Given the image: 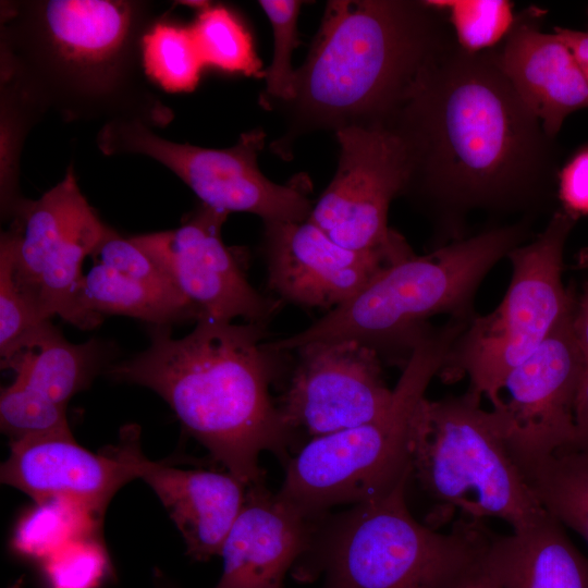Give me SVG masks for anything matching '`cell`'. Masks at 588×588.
Returning a JSON list of instances; mask_svg holds the SVG:
<instances>
[{
  "label": "cell",
  "instance_id": "cell-1",
  "mask_svg": "<svg viewBox=\"0 0 588 588\" xmlns=\"http://www.w3.org/2000/svg\"><path fill=\"white\" fill-rule=\"evenodd\" d=\"M379 125L405 150L402 195L445 237L464 238V218L475 210L531 212L549 197L554 138L514 89L498 50L467 52L451 38Z\"/></svg>",
  "mask_w": 588,
  "mask_h": 588
},
{
  "label": "cell",
  "instance_id": "cell-2",
  "mask_svg": "<svg viewBox=\"0 0 588 588\" xmlns=\"http://www.w3.org/2000/svg\"><path fill=\"white\" fill-rule=\"evenodd\" d=\"M265 327L200 318L174 339L170 326H154L150 345L109 373L155 391L226 471L258 483L260 454L286 463L296 439L270 393L284 353L264 342Z\"/></svg>",
  "mask_w": 588,
  "mask_h": 588
},
{
  "label": "cell",
  "instance_id": "cell-3",
  "mask_svg": "<svg viewBox=\"0 0 588 588\" xmlns=\"http://www.w3.org/2000/svg\"><path fill=\"white\" fill-rule=\"evenodd\" d=\"M427 1H329L291 101L302 126L381 124L454 37Z\"/></svg>",
  "mask_w": 588,
  "mask_h": 588
},
{
  "label": "cell",
  "instance_id": "cell-4",
  "mask_svg": "<svg viewBox=\"0 0 588 588\" xmlns=\"http://www.w3.org/2000/svg\"><path fill=\"white\" fill-rule=\"evenodd\" d=\"M530 220L493 226L446 243L431 253L413 252L384 267L359 293L327 311L305 330L269 342L289 353L313 342L356 341L380 359L407 363L433 316L470 321L476 292L489 271L525 243Z\"/></svg>",
  "mask_w": 588,
  "mask_h": 588
},
{
  "label": "cell",
  "instance_id": "cell-5",
  "mask_svg": "<svg viewBox=\"0 0 588 588\" xmlns=\"http://www.w3.org/2000/svg\"><path fill=\"white\" fill-rule=\"evenodd\" d=\"M408 481L320 519L299 577L320 576L321 588H451L482 560L491 531L464 516L449 532L419 523L406 504Z\"/></svg>",
  "mask_w": 588,
  "mask_h": 588
},
{
  "label": "cell",
  "instance_id": "cell-6",
  "mask_svg": "<svg viewBox=\"0 0 588 588\" xmlns=\"http://www.w3.org/2000/svg\"><path fill=\"white\" fill-rule=\"evenodd\" d=\"M467 321L449 318L416 342L387 411L366 424L310 439L285 463L277 495L311 520L341 504L383 497L411 479L416 419L432 378Z\"/></svg>",
  "mask_w": 588,
  "mask_h": 588
},
{
  "label": "cell",
  "instance_id": "cell-7",
  "mask_svg": "<svg viewBox=\"0 0 588 588\" xmlns=\"http://www.w3.org/2000/svg\"><path fill=\"white\" fill-rule=\"evenodd\" d=\"M468 389L457 396L425 399L413 441L412 475L441 506L464 517L499 518L513 530L542 519V509L514 461L500 425Z\"/></svg>",
  "mask_w": 588,
  "mask_h": 588
},
{
  "label": "cell",
  "instance_id": "cell-8",
  "mask_svg": "<svg viewBox=\"0 0 588 588\" xmlns=\"http://www.w3.org/2000/svg\"><path fill=\"white\" fill-rule=\"evenodd\" d=\"M576 216L556 211L529 243L507 256L512 277L499 306L476 315L454 341L440 376L469 378L490 400L504 377L527 359L576 306L562 281L563 253Z\"/></svg>",
  "mask_w": 588,
  "mask_h": 588
},
{
  "label": "cell",
  "instance_id": "cell-9",
  "mask_svg": "<svg viewBox=\"0 0 588 588\" xmlns=\"http://www.w3.org/2000/svg\"><path fill=\"white\" fill-rule=\"evenodd\" d=\"M109 231L72 171L39 199L19 206L13 229L1 238L12 253L15 283L39 321L58 315L89 329L76 305L81 270Z\"/></svg>",
  "mask_w": 588,
  "mask_h": 588
},
{
  "label": "cell",
  "instance_id": "cell-10",
  "mask_svg": "<svg viewBox=\"0 0 588 588\" xmlns=\"http://www.w3.org/2000/svg\"><path fill=\"white\" fill-rule=\"evenodd\" d=\"M264 143V132L254 130L231 148L208 149L167 140L137 122L110 125L102 135L110 151L143 154L164 164L205 206L254 213L265 223L307 220L314 207L308 180L301 175L281 185L267 179L257 163Z\"/></svg>",
  "mask_w": 588,
  "mask_h": 588
},
{
  "label": "cell",
  "instance_id": "cell-11",
  "mask_svg": "<svg viewBox=\"0 0 588 588\" xmlns=\"http://www.w3.org/2000/svg\"><path fill=\"white\" fill-rule=\"evenodd\" d=\"M336 138L338 171L308 219L343 247L406 253L411 247L388 225L390 205L403 194L408 175L401 140L382 125L345 126Z\"/></svg>",
  "mask_w": 588,
  "mask_h": 588
},
{
  "label": "cell",
  "instance_id": "cell-12",
  "mask_svg": "<svg viewBox=\"0 0 588 588\" xmlns=\"http://www.w3.org/2000/svg\"><path fill=\"white\" fill-rule=\"evenodd\" d=\"M574 311L504 377L489 400L519 469L573 446L575 402L585 370Z\"/></svg>",
  "mask_w": 588,
  "mask_h": 588
},
{
  "label": "cell",
  "instance_id": "cell-13",
  "mask_svg": "<svg viewBox=\"0 0 588 588\" xmlns=\"http://www.w3.org/2000/svg\"><path fill=\"white\" fill-rule=\"evenodd\" d=\"M294 352L297 360L278 405L296 437L314 439L356 427L389 407L393 389L371 348L340 340L308 343Z\"/></svg>",
  "mask_w": 588,
  "mask_h": 588
},
{
  "label": "cell",
  "instance_id": "cell-14",
  "mask_svg": "<svg viewBox=\"0 0 588 588\" xmlns=\"http://www.w3.org/2000/svg\"><path fill=\"white\" fill-rule=\"evenodd\" d=\"M226 217V212L203 205L180 228L131 241L170 277L198 319L232 321L240 317L266 326L278 303L252 286L223 243L221 229Z\"/></svg>",
  "mask_w": 588,
  "mask_h": 588
},
{
  "label": "cell",
  "instance_id": "cell-15",
  "mask_svg": "<svg viewBox=\"0 0 588 588\" xmlns=\"http://www.w3.org/2000/svg\"><path fill=\"white\" fill-rule=\"evenodd\" d=\"M401 255L341 246L309 219L265 223L268 285L283 302L332 310L359 293Z\"/></svg>",
  "mask_w": 588,
  "mask_h": 588
},
{
  "label": "cell",
  "instance_id": "cell-16",
  "mask_svg": "<svg viewBox=\"0 0 588 588\" xmlns=\"http://www.w3.org/2000/svg\"><path fill=\"white\" fill-rule=\"evenodd\" d=\"M113 449L158 495L180 530L187 554L203 562L220 556L248 486L229 471L181 469L148 460L136 425L122 428Z\"/></svg>",
  "mask_w": 588,
  "mask_h": 588
},
{
  "label": "cell",
  "instance_id": "cell-17",
  "mask_svg": "<svg viewBox=\"0 0 588 588\" xmlns=\"http://www.w3.org/2000/svg\"><path fill=\"white\" fill-rule=\"evenodd\" d=\"M319 520L286 504L265 481L248 486L222 546V573L213 588H283L287 572L308 550Z\"/></svg>",
  "mask_w": 588,
  "mask_h": 588
},
{
  "label": "cell",
  "instance_id": "cell-18",
  "mask_svg": "<svg viewBox=\"0 0 588 588\" xmlns=\"http://www.w3.org/2000/svg\"><path fill=\"white\" fill-rule=\"evenodd\" d=\"M95 454L70 437L10 443L1 465V482L41 502L51 498L78 501L102 517L115 492L136 479L130 463L112 446Z\"/></svg>",
  "mask_w": 588,
  "mask_h": 588
},
{
  "label": "cell",
  "instance_id": "cell-19",
  "mask_svg": "<svg viewBox=\"0 0 588 588\" xmlns=\"http://www.w3.org/2000/svg\"><path fill=\"white\" fill-rule=\"evenodd\" d=\"M538 15L516 17L498 58L520 99L555 138L571 113L588 108V76L555 33L538 28Z\"/></svg>",
  "mask_w": 588,
  "mask_h": 588
},
{
  "label": "cell",
  "instance_id": "cell-20",
  "mask_svg": "<svg viewBox=\"0 0 588 588\" xmlns=\"http://www.w3.org/2000/svg\"><path fill=\"white\" fill-rule=\"evenodd\" d=\"M482 563L501 588H588V558L550 514L510 535L491 531Z\"/></svg>",
  "mask_w": 588,
  "mask_h": 588
},
{
  "label": "cell",
  "instance_id": "cell-21",
  "mask_svg": "<svg viewBox=\"0 0 588 588\" xmlns=\"http://www.w3.org/2000/svg\"><path fill=\"white\" fill-rule=\"evenodd\" d=\"M103 356L96 340L70 343L46 320L1 358V367L15 372L14 382L66 408L70 399L90 384Z\"/></svg>",
  "mask_w": 588,
  "mask_h": 588
},
{
  "label": "cell",
  "instance_id": "cell-22",
  "mask_svg": "<svg viewBox=\"0 0 588 588\" xmlns=\"http://www.w3.org/2000/svg\"><path fill=\"white\" fill-rule=\"evenodd\" d=\"M76 305L89 329L103 314L124 315L154 326L198 319L197 311L176 290L160 287L96 264L83 275Z\"/></svg>",
  "mask_w": 588,
  "mask_h": 588
},
{
  "label": "cell",
  "instance_id": "cell-23",
  "mask_svg": "<svg viewBox=\"0 0 588 588\" xmlns=\"http://www.w3.org/2000/svg\"><path fill=\"white\" fill-rule=\"evenodd\" d=\"M124 4L103 0H53L46 21L54 40L69 54L101 60L118 49L128 26Z\"/></svg>",
  "mask_w": 588,
  "mask_h": 588
},
{
  "label": "cell",
  "instance_id": "cell-24",
  "mask_svg": "<svg viewBox=\"0 0 588 588\" xmlns=\"http://www.w3.org/2000/svg\"><path fill=\"white\" fill-rule=\"evenodd\" d=\"M520 470L542 509L588 543V454L563 450Z\"/></svg>",
  "mask_w": 588,
  "mask_h": 588
},
{
  "label": "cell",
  "instance_id": "cell-25",
  "mask_svg": "<svg viewBox=\"0 0 588 588\" xmlns=\"http://www.w3.org/2000/svg\"><path fill=\"white\" fill-rule=\"evenodd\" d=\"M101 516L69 498L35 502L19 519L12 548L20 555L44 561L64 546L95 537Z\"/></svg>",
  "mask_w": 588,
  "mask_h": 588
},
{
  "label": "cell",
  "instance_id": "cell-26",
  "mask_svg": "<svg viewBox=\"0 0 588 588\" xmlns=\"http://www.w3.org/2000/svg\"><path fill=\"white\" fill-rule=\"evenodd\" d=\"M205 66L248 76L261 75V62L244 24L224 7H207L191 27Z\"/></svg>",
  "mask_w": 588,
  "mask_h": 588
},
{
  "label": "cell",
  "instance_id": "cell-27",
  "mask_svg": "<svg viewBox=\"0 0 588 588\" xmlns=\"http://www.w3.org/2000/svg\"><path fill=\"white\" fill-rule=\"evenodd\" d=\"M147 73L163 88L188 91L197 85L205 66L191 28L157 24L144 38Z\"/></svg>",
  "mask_w": 588,
  "mask_h": 588
},
{
  "label": "cell",
  "instance_id": "cell-28",
  "mask_svg": "<svg viewBox=\"0 0 588 588\" xmlns=\"http://www.w3.org/2000/svg\"><path fill=\"white\" fill-rule=\"evenodd\" d=\"M444 12L457 45L467 52L491 50L505 40L516 17L506 0H430Z\"/></svg>",
  "mask_w": 588,
  "mask_h": 588
},
{
  "label": "cell",
  "instance_id": "cell-29",
  "mask_svg": "<svg viewBox=\"0 0 588 588\" xmlns=\"http://www.w3.org/2000/svg\"><path fill=\"white\" fill-rule=\"evenodd\" d=\"M0 426L10 443L73 436L65 407L14 381L1 390Z\"/></svg>",
  "mask_w": 588,
  "mask_h": 588
},
{
  "label": "cell",
  "instance_id": "cell-30",
  "mask_svg": "<svg viewBox=\"0 0 588 588\" xmlns=\"http://www.w3.org/2000/svg\"><path fill=\"white\" fill-rule=\"evenodd\" d=\"M273 32V56L267 69V94L279 100L291 102L295 97V71L291 59L297 40V16L302 5L297 0H261Z\"/></svg>",
  "mask_w": 588,
  "mask_h": 588
},
{
  "label": "cell",
  "instance_id": "cell-31",
  "mask_svg": "<svg viewBox=\"0 0 588 588\" xmlns=\"http://www.w3.org/2000/svg\"><path fill=\"white\" fill-rule=\"evenodd\" d=\"M50 588H97L109 567L97 536L73 541L42 561Z\"/></svg>",
  "mask_w": 588,
  "mask_h": 588
},
{
  "label": "cell",
  "instance_id": "cell-32",
  "mask_svg": "<svg viewBox=\"0 0 588 588\" xmlns=\"http://www.w3.org/2000/svg\"><path fill=\"white\" fill-rule=\"evenodd\" d=\"M46 321V320H45ZM39 321L15 283L8 243L0 242V355H9Z\"/></svg>",
  "mask_w": 588,
  "mask_h": 588
},
{
  "label": "cell",
  "instance_id": "cell-33",
  "mask_svg": "<svg viewBox=\"0 0 588 588\" xmlns=\"http://www.w3.org/2000/svg\"><path fill=\"white\" fill-rule=\"evenodd\" d=\"M97 264L144 282L176 290L170 277L131 238H124L110 229L94 252Z\"/></svg>",
  "mask_w": 588,
  "mask_h": 588
},
{
  "label": "cell",
  "instance_id": "cell-34",
  "mask_svg": "<svg viewBox=\"0 0 588 588\" xmlns=\"http://www.w3.org/2000/svg\"><path fill=\"white\" fill-rule=\"evenodd\" d=\"M564 209L574 216L588 215V147L577 152L559 175Z\"/></svg>",
  "mask_w": 588,
  "mask_h": 588
},
{
  "label": "cell",
  "instance_id": "cell-35",
  "mask_svg": "<svg viewBox=\"0 0 588 588\" xmlns=\"http://www.w3.org/2000/svg\"><path fill=\"white\" fill-rule=\"evenodd\" d=\"M575 440L569 450L588 454V367L585 368L575 402Z\"/></svg>",
  "mask_w": 588,
  "mask_h": 588
},
{
  "label": "cell",
  "instance_id": "cell-36",
  "mask_svg": "<svg viewBox=\"0 0 588 588\" xmlns=\"http://www.w3.org/2000/svg\"><path fill=\"white\" fill-rule=\"evenodd\" d=\"M554 33L568 47L585 72H588V29L574 30L555 27Z\"/></svg>",
  "mask_w": 588,
  "mask_h": 588
},
{
  "label": "cell",
  "instance_id": "cell-37",
  "mask_svg": "<svg viewBox=\"0 0 588 588\" xmlns=\"http://www.w3.org/2000/svg\"><path fill=\"white\" fill-rule=\"evenodd\" d=\"M573 329L586 368L588 367V284L580 302L575 306Z\"/></svg>",
  "mask_w": 588,
  "mask_h": 588
},
{
  "label": "cell",
  "instance_id": "cell-38",
  "mask_svg": "<svg viewBox=\"0 0 588 588\" xmlns=\"http://www.w3.org/2000/svg\"><path fill=\"white\" fill-rule=\"evenodd\" d=\"M483 559V558H482ZM451 588H501L485 567L482 560L460 578Z\"/></svg>",
  "mask_w": 588,
  "mask_h": 588
},
{
  "label": "cell",
  "instance_id": "cell-39",
  "mask_svg": "<svg viewBox=\"0 0 588 588\" xmlns=\"http://www.w3.org/2000/svg\"><path fill=\"white\" fill-rule=\"evenodd\" d=\"M159 588H170V586H169V585H164L163 583L160 581V583H159Z\"/></svg>",
  "mask_w": 588,
  "mask_h": 588
},
{
  "label": "cell",
  "instance_id": "cell-40",
  "mask_svg": "<svg viewBox=\"0 0 588 588\" xmlns=\"http://www.w3.org/2000/svg\"><path fill=\"white\" fill-rule=\"evenodd\" d=\"M583 258H584V260L586 261V264L588 266V252L585 254V256Z\"/></svg>",
  "mask_w": 588,
  "mask_h": 588
},
{
  "label": "cell",
  "instance_id": "cell-41",
  "mask_svg": "<svg viewBox=\"0 0 588 588\" xmlns=\"http://www.w3.org/2000/svg\"><path fill=\"white\" fill-rule=\"evenodd\" d=\"M587 76H588V72H586Z\"/></svg>",
  "mask_w": 588,
  "mask_h": 588
}]
</instances>
